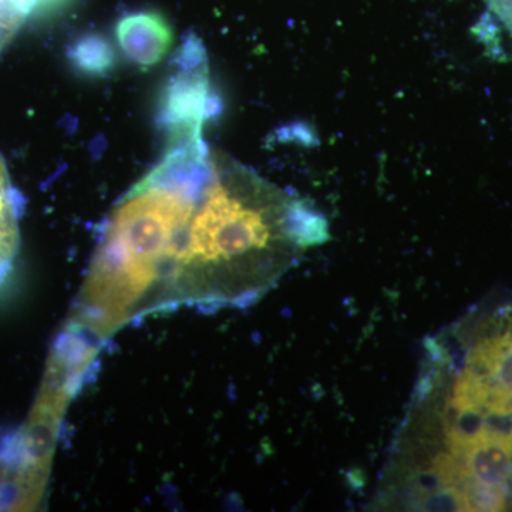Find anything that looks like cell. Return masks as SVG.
<instances>
[{
  "instance_id": "cell-1",
  "label": "cell",
  "mask_w": 512,
  "mask_h": 512,
  "mask_svg": "<svg viewBox=\"0 0 512 512\" xmlns=\"http://www.w3.org/2000/svg\"><path fill=\"white\" fill-rule=\"evenodd\" d=\"M375 510L512 511V295L424 340Z\"/></svg>"
},
{
  "instance_id": "cell-2",
  "label": "cell",
  "mask_w": 512,
  "mask_h": 512,
  "mask_svg": "<svg viewBox=\"0 0 512 512\" xmlns=\"http://www.w3.org/2000/svg\"><path fill=\"white\" fill-rule=\"evenodd\" d=\"M329 237L328 220L311 200L211 148L207 178L137 313L185 303L252 305Z\"/></svg>"
},
{
  "instance_id": "cell-3",
  "label": "cell",
  "mask_w": 512,
  "mask_h": 512,
  "mask_svg": "<svg viewBox=\"0 0 512 512\" xmlns=\"http://www.w3.org/2000/svg\"><path fill=\"white\" fill-rule=\"evenodd\" d=\"M117 37L130 59L140 64H154L170 46V26L156 12H134L117 23Z\"/></svg>"
},
{
  "instance_id": "cell-4",
  "label": "cell",
  "mask_w": 512,
  "mask_h": 512,
  "mask_svg": "<svg viewBox=\"0 0 512 512\" xmlns=\"http://www.w3.org/2000/svg\"><path fill=\"white\" fill-rule=\"evenodd\" d=\"M22 197L10 178L5 158L0 156V285L15 264L20 247Z\"/></svg>"
},
{
  "instance_id": "cell-5",
  "label": "cell",
  "mask_w": 512,
  "mask_h": 512,
  "mask_svg": "<svg viewBox=\"0 0 512 512\" xmlns=\"http://www.w3.org/2000/svg\"><path fill=\"white\" fill-rule=\"evenodd\" d=\"M60 2L62 0H0V26L18 33L35 13Z\"/></svg>"
},
{
  "instance_id": "cell-6",
  "label": "cell",
  "mask_w": 512,
  "mask_h": 512,
  "mask_svg": "<svg viewBox=\"0 0 512 512\" xmlns=\"http://www.w3.org/2000/svg\"><path fill=\"white\" fill-rule=\"evenodd\" d=\"M16 33L12 32V30L3 28V26H0V50L3 49L10 40H12V37L15 36Z\"/></svg>"
}]
</instances>
